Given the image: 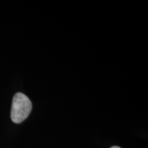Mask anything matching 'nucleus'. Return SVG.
I'll return each mask as SVG.
<instances>
[{
	"label": "nucleus",
	"mask_w": 148,
	"mask_h": 148,
	"mask_svg": "<svg viewBox=\"0 0 148 148\" xmlns=\"http://www.w3.org/2000/svg\"><path fill=\"white\" fill-rule=\"evenodd\" d=\"M110 148H121V147H118V146H113V147H110Z\"/></svg>",
	"instance_id": "nucleus-2"
},
{
	"label": "nucleus",
	"mask_w": 148,
	"mask_h": 148,
	"mask_svg": "<svg viewBox=\"0 0 148 148\" xmlns=\"http://www.w3.org/2000/svg\"><path fill=\"white\" fill-rule=\"evenodd\" d=\"M32 105L28 97L21 92L16 93L12 99L11 119L15 123H20L27 119L32 110Z\"/></svg>",
	"instance_id": "nucleus-1"
}]
</instances>
